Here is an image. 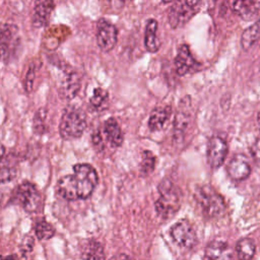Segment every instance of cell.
Returning <instances> with one entry per match:
<instances>
[{"mask_svg": "<svg viewBox=\"0 0 260 260\" xmlns=\"http://www.w3.org/2000/svg\"><path fill=\"white\" fill-rule=\"evenodd\" d=\"M157 190L159 197L154 203L155 211L162 219L172 218L181 206L180 190L170 179L161 180Z\"/></svg>", "mask_w": 260, "mask_h": 260, "instance_id": "obj_1", "label": "cell"}, {"mask_svg": "<svg viewBox=\"0 0 260 260\" xmlns=\"http://www.w3.org/2000/svg\"><path fill=\"white\" fill-rule=\"evenodd\" d=\"M194 197L206 217L217 218L226 211V204L223 197L209 184H203L197 187Z\"/></svg>", "mask_w": 260, "mask_h": 260, "instance_id": "obj_2", "label": "cell"}, {"mask_svg": "<svg viewBox=\"0 0 260 260\" xmlns=\"http://www.w3.org/2000/svg\"><path fill=\"white\" fill-rule=\"evenodd\" d=\"M86 127V115L76 106H68L60 119L59 132L64 139L79 138Z\"/></svg>", "mask_w": 260, "mask_h": 260, "instance_id": "obj_3", "label": "cell"}, {"mask_svg": "<svg viewBox=\"0 0 260 260\" xmlns=\"http://www.w3.org/2000/svg\"><path fill=\"white\" fill-rule=\"evenodd\" d=\"M71 179L76 189L78 199L88 198L99 181L96 171L88 164L74 165Z\"/></svg>", "mask_w": 260, "mask_h": 260, "instance_id": "obj_4", "label": "cell"}, {"mask_svg": "<svg viewBox=\"0 0 260 260\" xmlns=\"http://www.w3.org/2000/svg\"><path fill=\"white\" fill-rule=\"evenodd\" d=\"M10 201L22 207L26 212H37L42 206V195L35 184L24 181L12 191Z\"/></svg>", "mask_w": 260, "mask_h": 260, "instance_id": "obj_5", "label": "cell"}, {"mask_svg": "<svg viewBox=\"0 0 260 260\" xmlns=\"http://www.w3.org/2000/svg\"><path fill=\"white\" fill-rule=\"evenodd\" d=\"M193 106L191 96L186 95L181 99L177 113L174 119V127H173V137L174 141L182 142L186 136V133L192 123L193 119Z\"/></svg>", "mask_w": 260, "mask_h": 260, "instance_id": "obj_6", "label": "cell"}, {"mask_svg": "<svg viewBox=\"0 0 260 260\" xmlns=\"http://www.w3.org/2000/svg\"><path fill=\"white\" fill-rule=\"evenodd\" d=\"M20 43L17 25L0 22V60L8 62L15 54Z\"/></svg>", "mask_w": 260, "mask_h": 260, "instance_id": "obj_7", "label": "cell"}, {"mask_svg": "<svg viewBox=\"0 0 260 260\" xmlns=\"http://www.w3.org/2000/svg\"><path fill=\"white\" fill-rule=\"evenodd\" d=\"M200 1H176L172 4L168 13V20L173 28L185 25L198 11Z\"/></svg>", "mask_w": 260, "mask_h": 260, "instance_id": "obj_8", "label": "cell"}, {"mask_svg": "<svg viewBox=\"0 0 260 260\" xmlns=\"http://www.w3.org/2000/svg\"><path fill=\"white\" fill-rule=\"evenodd\" d=\"M170 235L179 246L191 249L197 244V236L192 223L186 219H180L170 230Z\"/></svg>", "mask_w": 260, "mask_h": 260, "instance_id": "obj_9", "label": "cell"}, {"mask_svg": "<svg viewBox=\"0 0 260 260\" xmlns=\"http://www.w3.org/2000/svg\"><path fill=\"white\" fill-rule=\"evenodd\" d=\"M118 40L117 27L106 18H101L96 23V44L101 51L110 52Z\"/></svg>", "mask_w": 260, "mask_h": 260, "instance_id": "obj_10", "label": "cell"}, {"mask_svg": "<svg viewBox=\"0 0 260 260\" xmlns=\"http://www.w3.org/2000/svg\"><path fill=\"white\" fill-rule=\"evenodd\" d=\"M228 143L219 135H213L207 143V162L212 169H218L225 160L228 154Z\"/></svg>", "mask_w": 260, "mask_h": 260, "instance_id": "obj_11", "label": "cell"}, {"mask_svg": "<svg viewBox=\"0 0 260 260\" xmlns=\"http://www.w3.org/2000/svg\"><path fill=\"white\" fill-rule=\"evenodd\" d=\"M198 66H200V64L192 56L189 46L186 44L181 45L175 58V69L177 74L184 76L195 70Z\"/></svg>", "mask_w": 260, "mask_h": 260, "instance_id": "obj_12", "label": "cell"}, {"mask_svg": "<svg viewBox=\"0 0 260 260\" xmlns=\"http://www.w3.org/2000/svg\"><path fill=\"white\" fill-rule=\"evenodd\" d=\"M252 169L244 154H235L228 164L226 173L234 181H243L251 175Z\"/></svg>", "mask_w": 260, "mask_h": 260, "instance_id": "obj_13", "label": "cell"}, {"mask_svg": "<svg viewBox=\"0 0 260 260\" xmlns=\"http://www.w3.org/2000/svg\"><path fill=\"white\" fill-rule=\"evenodd\" d=\"M17 173V162L12 153H7L4 145L0 144V183L11 181Z\"/></svg>", "mask_w": 260, "mask_h": 260, "instance_id": "obj_14", "label": "cell"}, {"mask_svg": "<svg viewBox=\"0 0 260 260\" xmlns=\"http://www.w3.org/2000/svg\"><path fill=\"white\" fill-rule=\"evenodd\" d=\"M103 134L112 147H119L123 142V132L115 118H109L103 125Z\"/></svg>", "mask_w": 260, "mask_h": 260, "instance_id": "obj_15", "label": "cell"}, {"mask_svg": "<svg viewBox=\"0 0 260 260\" xmlns=\"http://www.w3.org/2000/svg\"><path fill=\"white\" fill-rule=\"evenodd\" d=\"M55 3L53 1H38L35 4L32 11V25L35 27H42L46 25L50 19V15L54 10Z\"/></svg>", "mask_w": 260, "mask_h": 260, "instance_id": "obj_16", "label": "cell"}, {"mask_svg": "<svg viewBox=\"0 0 260 260\" xmlns=\"http://www.w3.org/2000/svg\"><path fill=\"white\" fill-rule=\"evenodd\" d=\"M206 260H232V253L229 245L223 241H212L205 249Z\"/></svg>", "mask_w": 260, "mask_h": 260, "instance_id": "obj_17", "label": "cell"}, {"mask_svg": "<svg viewBox=\"0 0 260 260\" xmlns=\"http://www.w3.org/2000/svg\"><path fill=\"white\" fill-rule=\"evenodd\" d=\"M172 114V107L165 106V107H157L152 110L149 119H148V128L150 131H159L161 130L168 120L170 119Z\"/></svg>", "mask_w": 260, "mask_h": 260, "instance_id": "obj_18", "label": "cell"}, {"mask_svg": "<svg viewBox=\"0 0 260 260\" xmlns=\"http://www.w3.org/2000/svg\"><path fill=\"white\" fill-rule=\"evenodd\" d=\"M157 21L154 18L147 20L144 30V46L150 53H155L160 47V41L157 37Z\"/></svg>", "mask_w": 260, "mask_h": 260, "instance_id": "obj_19", "label": "cell"}, {"mask_svg": "<svg viewBox=\"0 0 260 260\" xmlns=\"http://www.w3.org/2000/svg\"><path fill=\"white\" fill-rule=\"evenodd\" d=\"M80 88V79L76 72L66 73L65 78L63 79L60 86V94L63 99L72 100Z\"/></svg>", "mask_w": 260, "mask_h": 260, "instance_id": "obj_20", "label": "cell"}, {"mask_svg": "<svg viewBox=\"0 0 260 260\" xmlns=\"http://www.w3.org/2000/svg\"><path fill=\"white\" fill-rule=\"evenodd\" d=\"M234 11L245 20H250L255 17L260 10V2L250 0H239L233 2Z\"/></svg>", "mask_w": 260, "mask_h": 260, "instance_id": "obj_21", "label": "cell"}, {"mask_svg": "<svg viewBox=\"0 0 260 260\" xmlns=\"http://www.w3.org/2000/svg\"><path fill=\"white\" fill-rule=\"evenodd\" d=\"M82 260H105V252L102 244L95 240H85L81 246Z\"/></svg>", "mask_w": 260, "mask_h": 260, "instance_id": "obj_22", "label": "cell"}, {"mask_svg": "<svg viewBox=\"0 0 260 260\" xmlns=\"http://www.w3.org/2000/svg\"><path fill=\"white\" fill-rule=\"evenodd\" d=\"M260 38V17L247 28H245L241 35V47L243 50H250Z\"/></svg>", "mask_w": 260, "mask_h": 260, "instance_id": "obj_23", "label": "cell"}, {"mask_svg": "<svg viewBox=\"0 0 260 260\" xmlns=\"http://www.w3.org/2000/svg\"><path fill=\"white\" fill-rule=\"evenodd\" d=\"M236 252L238 260H252L256 252L254 240L251 238H243L239 240L236 244Z\"/></svg>", "mask_w": 260, "mask_h": 260, "instance_id": "obj_24", "label": "cell"}, {"mask_svg": "<svg viewBox=\"0 0 260 260\" xmlns=\"http://www.w3.org/2000/svg\"><path fill=\"white\" fill-rule=\"evenodd\" d=\"M89 104L94 111H104L109 106V92L102 87H95L89 100Z\"/></svg>", "mask_w": 260, "mask_h": 260, "instance_id": "obj_25", "label": "cell"}, {"mask_svg": "<svg viewBox=\"0 0 260 260\" xmlns=\"http://www.w3.org/2000/svg\"><path fill=\"white\" fill-rule=\"evenodd\" d=\"M35 234H36V237L38 238V240L46 241V240L51 239L55 235V229L51 223L42 219V220H39L36 222Z\"/></svg>", "mask_w": 260, "mask_h": 260, "instance_id": "obj_26", "label": "cell"}, {"mask_svg": "<svg viewBox=\"0 0 260 260\" xmlns=\"http://www.w3.org/2000/svg\"><path fill=\"white\" fill-rule=\"evenodd\" d=\"M156 157L150 150H144L141 154L140 173L142 176H148L154 171Z\"/></svg>", "mask_w": 260, "mask_h": 260, "instance_id": "obj_27", "label": "cell"}, {"mask_svg": "<svg viewBox=\"0 0 260 260\" xmlns=\"http://www.w3.org/2000/svg\"><path fill=\"white\" fill-rule=\"evenodd\" d=\"M46 117H47V110L45 108H40L35 116L32 121V129L34 132L37 134H43L46 129Z\"/></svg>", "mask_w": 260, "mask_h": 260, "instance_id": "obj_28", "label": "cell"}, {"mask_svg": "<svg viewBox=\"0 0 260 260\" xmlns=\"http://www.w3.org/2000/svg\"><path fill=\"white\" fill-rule=\"evenodd\" d=\"M37 69L38 68H37L36 63H30L29 64V67H28L26 75H25V80H24V87H25V90L27 92L31 91V89H32V83H34V80L36 78Z\"/></svg>", "mask_w": 260, "mask_h": 260, "instance_id": "obj_29", "label": "cell"}, {"mask_svg": "<svg viewBox=\"0 0 260 260\" xmlns=\"http://www.w3.org/2000/svg\"><path fill=\"white\" fill-rule=\"evenodd\" d=\"M34 245H35L34 238L30 237V236H25V237L22 239V241H21V244H20V251H21L23 254L29 253V252L32 251Z\"/></svg>", "mask_w": 260, "mask_h": 260, "instance_id": "obj_30", "label": "cell"}, {"mask_svg": "<svg viewBox=\"0 0 260 260\" xmlns=\"http://www.w3.org/2000/svg\"><path fill=\"white\" fill-rule=\"evenodd\" d=\"M91 140H92V144L95 148L102 150L104 147V138L102 135L101 131H96L94 133H92L91 135Z\"/></svg>", "mask_w": 260, "mask_h": 260, "instance_id": "obj_31", "label": "cell"}, {"mask_svg": "<svg viewBox=\"0 0 260 260\" xmlns=\"http://www.w3.org/2000/svg\"><path fill=\"white\" fill-rule=\"evenodd\" d=\"M251 154L256 161H260V137H258L251 146Z\"/></svg>", "mask_w": 260, "mask_h": 260, "instance_id": "obj_32", "label": "cell"}, {"mask_svg": "<svg viewBox=\"0 0 260 260\" xmlns=\"http://www.w3.org/2000/svg\"><path fill=\"white\" fill-rule=\"evenodd\" d=\"M110 260H132V259L126 254H118L113 256Z\"/></svg>", "mask_w": 260, "mask_h": 260, "instance_id": "obj_33", "label": "cell"}, {"mask_svg": "<svg viewBox=\"0 0 260 260\" xmlns=\"http://www.w3.org/2000/svg\"><path fill=\"white\" fill-rule=\"evenodd\" d=\"M0 260H17V256L16 255H8V256L0 255Z\"/></svg>", "mask_w": 260, "mask_h": 260, "instance_id": "obj_34", "label": "cell"}, {"mask_svg": "<svg viewBox=\"0 0 260 260\" xmlns=\"http://www.w3.org/2000/svg\"><path fill=\"white\" fill-rule=\"evenodd\" d=\"M257 123H258V126H259V130H260V111L258 112V115H257Z\"/></svg>", "mask_w": 260, "mask_h": 260, "instance_id": "obj_35", "label": "cell"}]
</instances>
